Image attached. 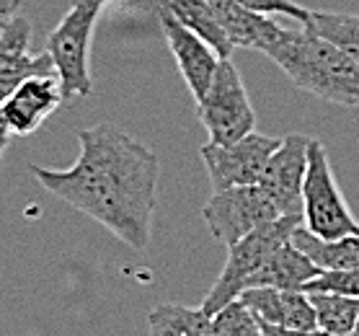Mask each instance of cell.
<instances>
[{
    "mask_svg": "<svg viewBox=\"0 0 359 336\" xmlns=\"http://www.w3.org/2000/svg\"><path fill=\"white\" fill-rule=\"evenodd\" d=\"M78 140L75 163L70 168L32 166L36 181L130 248H147L158 207V156L109 122L86 127Z\"/></svg>",
    "mask_w": 359,
    "mask_h": 336,
    "instance_id": "obj_1",
    "label": "cell"
},
{
    "mask_svg": "<svg viewBox=\"0 0 359 336\" xmlns=\"http://www.w3.org/2000/svg\"><path fill=\"white\" fill-rule=\"evenodd\" d=\"M297 86L331 104L359 109V70L339 47L311 29L287 32L264 52Z\"/></svg>",
    "mask_w": 359,
    "mask_h": 336,
    "instance_id": "obj_2",
    "label": "cell"
},
{
    "mask_svg": "<svg viewBox=\"0 0 359 336\" xmlns=\"http://www.w3.org/2000/svg\"><path fill=\"white\" fill-rule=\"evenodd\" d=\"M109 0H73L67 13L52 29L47 39V55L62 88V99L78 101L90 96V39L93 29Z\"/></svg>",
    "mask_w": 359,
    "mask_h": 336,
    "instance_id": "obj_3",
    "label": "cell"
},
{
    "mask_svg": "<svg viewBox=\"0 0 359 336\" xmlns=\"http://www.w3.org/2000/svg\"><path fill=\"white\" fill-rule=\"evenodd\" d=\"M297 225H302L300 215H279L277 220L266 222L245 238H241L238 243H233L228 248V262L222 267L220 277L212 285L210 295L204 297L202 311L207 316H212L225 303L236 300L245 287L251 285L253 274L266 264V259L292 238V230Z\"/></svg>",
    "mask_w": 359,
    "mask_h": 336,
    "instance_id": "obj_4",
    "label": "cell"
},
{
    "mask_svg": "<svg viewBox=\"0 0 359 336\" xmlns=\"http://www.w3.org/2000/svg\"><path fill=\"white\" fill-rule=\"evenodd\" d=\"M302 228L316 238H339L357 233L359 222L351 217L346 199L336 184L328 150L320 140H308V168L302 176Z\"/></svg>",
    "mask_w": 359,
    "mask_h": 336,
    "instance_id": "obj_5",
    "label": "cell"
},
{
    "mask_svg": "<svg viewBox=\"0 0 359 336\" xmlns=\"http://www.w3.org/2000/svg\"><path fill=\"white\" fill-rule=\"evenodd\" d=\"M196 116L212 145H230L256 130V112L248 101L243 78L230 58L217 62L210 88L196 101Z\"/></svg>",
    "mask_w": 359,
    "mask_h": 336,
    "instance_id": "obj_6",
    "label": "cell"
},
{
    "mask_svg": "<svg viewBox=\"0 0 359 336\" xmlns=\"http://www.w3.org/2000/svg\"><path fill=\"white\" fill-rule=\"evenodd\" d=\"M202 217L210 233L222 246L230 248L256 228L277 220L279 213L274 202L266 197V191L259 184H253V187H230L215 191L202 207Z\"/></svg>",
    "mask_w": 359,
    "mask_h": 336,
    "instance_id": "obj_7",
    "label": "cell"
},
{
    "mask_svg": "<svg viewBox=\"0 0 359 336\" xmlns=\"http://www.w3.org/2000/svg\"><path fill=\"white\" fill-rule=\"evenodd\" d=\"M279 137H269V135H259L253 130L251 135L241 137L238 142H230V145H212L207 142L202 145L199 156H202V163L210 173V181H212V189L220 191V189L230 187H253L262 179V171L269 156L277 150Z\"/></svg>",
    "mask_w": 359,
    "mask_h": 336,
    "instance_id": "obj_8",
    "label": "cell"
},
{
    "mask_svg": "<svg viewBox=\"0 0 359 336\" xmlns=\"http://www.w3.org/2000/svg\"><path fill=\"white\" fill-rule=\"evenodd\" d=\"M308 140L305 135L279 137L277 150L269 156L262 171L259 187L274 202L279 215L302 213V176L308 168Z\"/></svg>",
    "mask_w": 359,
    "mask_h": 336,
    "instance_id": "obj_9",
    "label": "cell"
},
{
    "mask_svg": "<svg viewBox=\"0 0 359 336\" xmlns=\"http://www.w3.org/2000/svg\"><path fill=\"white\" fill-rule=\"evenodd\" d=\"M32 21L24 13L11 16L0 26V101H6L13 90L34 75H55L47 52L29 50Z\"/></svg>",
    "mask_w": 359,
    "mask_h": 336,
    "instance_id": "obj_10",
    "label": "cell"
},
{
    "mask_svg": "<svg viewBox=\"0 0 359 336\" xmlns=\"http://www.w3.org/2000/svg\"><path fill=\"white\" fill-rule=\"evenodd\" d=\"M62 88L57 75H34L26 78L6 101H0V116L11 135L26 137L44 124L52 112L62 104Z\"/></svg>",
    "mask_w": 359,
    "mask_h": 336,
    "instance_id": "obj_11",
    "label": "cell"
},
{
    "mask_svg": "<svg viewBox=\"0 0 359 336\" xmlns=\"http://www.w3.org/2000/svg\"><path fill=\"white\" fill-rule=\"evenodd\" d=\"M251 311L259 321V326L297 328V331H313L316 313L308 300V293L302 290H277V287H248L236 297Z\"/></svg>",
    "mask_w": 359,
    "mask_h": 336,
    "instance_id": "obj_12",
    "label": "cell"
},
{
    "mask_svg": "<svg viewBox=\"0 0 359 336\" xmlns=\"http://www.w3.org/2000/svg\"><path fill=\"white\" fill-rule=\"evenodd\" d=\"M158 18H161L165 41L171 47L173 58H176L181 78L187 83V88L191 90V96L199 101L204 96V90L210 88V81H212L215 70H217L220 58L215 55L207 41L199 39L194 32H189L187 26H181L165 11H158Z\"/></svg>",
    "mask_w": 359,
    "mask_h": 336,
    "instance_id": "obj_13",
    "label": "cell"
},
{
    "mask_svg": "<svg viewBox=\"0 0 359 336\" xmlns=\"http://www.w3.org/2000/svg\"><path fill=\"white\" fill-rule=\"evenodd\" d=\"M207 3H210L215 21L220 24L222 34L233 44V50L243 47V50L266 52L285 34V29L271 16L253 13V11L238 6L233 0H207Z\"/></svg>",
    "mask_w": 359,
    "mask_h": 336,
    "instance_id": "obj_14",
    "label": "cell"
},
{
    "mask_svg": "<svg viewBox=\"0 0 359 336\" xmlns=\"http://www.w3.org/2000/svg\"><path fill=\"white\" fill-rule=\"evenodd\" d=\"M318 267L294 246L292 241H287L266 259L262 269L253 274L248 287H277V290H305V285L313 277H318ZM245 287V290H248Z\"/></svg>",
    "mask_w": 359,
    "mask_h": 336,
    "instance_id": "obj_15",
    "label": "cell"
},
{
    "mask_svg": "<svg viewBox=\"0 0 359 336\" xmlns=\"http://www.w3.org/2000/svg\"><path fill=\"white\" fill-rule=\"evenodd\" d=\"M292 241L294 246L300 248L302 254L308 256L320 271H339V269H351V267H359V230L357 233H349V236H339V238H316L313 233L297 225L292 230Z\"/></svg>",
    "mask_w": 359,
    "mask_h": 336,
    "instance_id": "obj_16",
    "label": "cell"
},
{
    "mask_svg": "<svg viewBox=\"0 0 359 336\" xmlns=\"http://www.w3.org/2000/svg\"><path fill=\"white\" fill-rule=\"evenodd\" d=\"M158 6L181 26H187L189 32H194L202 41H207L220 60L233 55V44L222 34L220 24L215 21V13L207 0H158Z\"/></svg>",
    "mask_w": 359,
    "mask_h": 336,
    "instance_id": "obj_17",
    "label": "cell"
},
{
    "mask_svg": "<svg viewBox=\"0 0 359 336\" xmlns=\"http://www.w3.org/2000/svg\"><path fill=\"white\" fill-rule=\"evenodd\" d=\"M147 331L150 336H215L212 316L179 303L156 305L147 313Z\"/></svg>",
    "mask_w": 359,
    "mask_h": 336,
    "instance_id": "obj_18",
    "label": "cell"
},
{
    "mask_svg": "<svg viewBox=\"0 0 359 336\" xmlns=\"http://www.w3.org/2000/svg\"><path fill=\"white\" fill-rule=\"evenodd\" d=\"M305 29L323 36L346 55L359 70V13H331V11H311Z\"/></svg>",
    "mask_w": 359,
    "mask_h": 336,
    "instance_id": "obj_19",
    "label": "cell"
},
{
    "mask_svg": "<svg viewBox=\"0 0 359 336\" xmlns=\"http://www.w3.org/2000/svg\"><path fill=\"white\" fill-rule=\"evenodd\" d=\"M316 313V326L328 336H349L359 318V297L336 293H308Z\"/></svg>",
    "mask_w": 359,
    "mask_h": 336,
    "instance_id": "obj_20",
    "label": "cell"
},
{
    "mask_svg": "<svg viewBox=\"0 0 359 336\" xmlns=\"http://www.w3.org/2000/svg\"><path fill=\"white\" fill-rule=\"evenodd\" d=\"M215 336H262V326L241 300H230L212 313Z\"/></svg>",
    "mask_w": 359,
    "mask_h": 336,
    "instance_id": "obj_21",
    "label": "cell"
},
{
    "mask_svg": "<svg viewBox=\"0 0 359 336\" xmlns=\"http://www.w3.org/2000/svg\"><path fill=\"white\" fill-rule=\"evenodd\" d=\"M302 293H336V295L359 297V267L339 271H318Z\"/></svg>",
    "mask_w": 359,
    "mask_h": 336,
    "instance_id": "obj_22",
    "label": "cell"
},
{
    "mask_svg": "<svg viewBox=\"0 0 359 336\" xmlns=\"http://www.w3.org/2000/svg\"><path fill=\"white\" fill-rule=\"evenodd\" d=\"M238 6H243V8L253 11V13H264V16H290V18H297L302 26L308 24V18H311V11L302 8L300 3H294V0H233Z\"/></svg>",
    "mask_w": 359,
    "mask_h": 336,
    "instance_id": "obj_23",
    "label": "cell"
},
{
    "mask_svg": "<svg viewBox=\"0 0 359 336\" xmlns=\"http://www.w3.org/2000/svg\"><path fill=\"white\" fill-rule=\"evenodd\" d=\"M262 336H328L320 328L313 331H297V328H279V326H262Z\"/></svg>",
    "mask_w": 359,
    "mask_h": 336,
    "instance_id": "obj_24",
    "label": "cell"
},
{
    "mask_svg": "<svg viewBox=\"0 0 359 336\" xmlns=\"http://www.w3.org/2000/svg\"><path fill=\"white\" fill-rule=\"evenodd\" d=\"M18 13V0H0V26Z\"/></svg>",
    "mask_w": 359,
    "mask_h": 336,
    "instance_id": "obj_25",
    "label": "cell"
},
{
    "mask_svg": "<svg viewBox=\"0 0 359 336\" xmlns=\"http://www.w3.org/2000/svg\"><path fill=\"white\" fill-rule=\"evenodd\" d=\"M11 135L8 127H6V122H3V116H0V163H3V156H6V148L11 145Z\"/></svg>",
    "mask_w": 359,
    "mask_h": 336,
    "instance_id": "obj_26",
    "label": "cell"
},
{
    "mask_svg": "<svg viewBox=\"0 0 359 336\" xmlns=\"http://www.w3.org/2000/svg\"><path fill=\"white\" fill-rule=\"evenodd\" d=\"M349 336H359V318H357V323H354V328H351Z\"/></svg>",
    "mask_w": 359,
    "mask_h": 336,
    "instance_id": "obj_27",
    "label": "cell"
}]
</instances>
